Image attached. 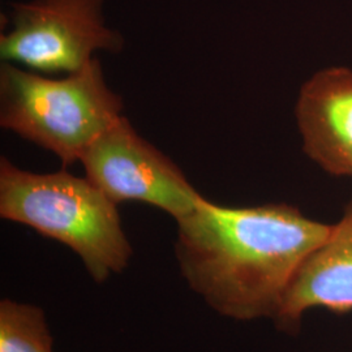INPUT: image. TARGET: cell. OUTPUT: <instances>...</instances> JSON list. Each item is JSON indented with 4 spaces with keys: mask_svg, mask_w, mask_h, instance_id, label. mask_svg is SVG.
<instances>
[{
    "mask_svg": "<svg viewBox=\"0 0 352 352\" xmlns=\"http://www.w3.org/2000/svg\"><path fill=\"white\" fill-rule=\"evenodd\" d=\"M176 222L182 276L217 314L235 321L274 320L331 227L289 204L230 208L205 197Z\"/></svg>",
    "mask_w": 352,
    "mask_h": 352,
    "instance_id": "obj_1",
    "label": "cell"
},
{
    "mask_svg": "<svg viewBox=\"0 0 352 352\" xmlns=\"http://www.w3.org/2000/svg\"><path fill=\"white\" fill-rule=\"evenodd\" d=\"M116 206L87 176L36 174L1 158L0 217L63 243L97 283L122 273L132 257Z\"/></svg>",
    "mask_w": 352,
    "mask_h": 352,
    "instance_id": "obj_2",
    "label": "cell"
},
{
    "mask_svg": "<svg viewBox=\"0 0 352 352\" xmlns=\"http://www.w3.org/2000/svg\"><path fill=\"white\" fill-rule=\"evenodd\" d=\"M93 59L65 78H49L12 63L0 69V124L54 153L64 166L80 161L89 146L123 115Z\"/></svg>",
    "mask_w": 352,
    "mask_h": 352,
    "instance_id": "obj_3",
    "label": "cell"
},
{
    "mask_svg": "<svg viewBox=\"0 0 352 352\" xmlns=\"http://www.w3.org/2000/svg\"><path fill=\"white\" fill-rule=\"evenodd\" d=\"M123 38L103 17V0H32L13 4L0 56L45 74H75L97 51L118 52Z\"/></svg>",
    "mask_w": 352,
    "mask_h": 352,
    "instance_id": "obj_4",
    "label": "cell"
},
{
    "mask_svg": "<svg viewBox=\"0 0 352 352\" xmlns=\"http://www.w3.org/2000/svg\"><path fill=\"white\" fill-rule=\"evenodd\" d=\"M80 162L89 180L116 205L145 202L177 221L204 199L183 171L141 138L124 116L89 146Z\"/></svg>",
    "mask_w": 352,
    "mask_h": 352,
    "instance_id": "obj_5",
    "label": "cell"
},
{
    "mask_svg": "<svg viewBox=\"0 0 352 352\" xmlns=\"http://www.w3.org/2000/svg\"><path fill=\"white\" fill-rule=\"evenodd\" d=\"M295 120L307 157L329 175L352 177V68L311 76L299 90Z\"/></svg>",
    "mask_w": 352,
    "mask_h": 352,
    "instance_id": "obj_6",
    "label": "cell"
},
{
    "mask_svg": "<svg viewBox=\"0 0 352 352\" xmlns=\"http://www.w3.org/2000/svg\"><path fill=\"white\" fill-rule=\"evenodd\" d=\"M317 308L352 312V200L292 279L273 321L280 331L296 333L305 314Z\"/></svg>",
    "mask_w": 352,
    "mask_h": 352,
    "instance_id": "obj_7",
    "label": "cell"
},
{
    "mask_svg": "<svg viewBox=\"0 0 352 352\" xmlns=\"http://www.w3.org/2000/svg\"><path fill=\"white\" fill-rule=\"evenodd\" d=\"M0 352H52L45 312L32 304L0 302Z\"/></svg>",
    "mask_w": 352,
    "mask_h": 352,
    "instance_id": "obj_8",
    "label": "cell"
}]
</instances>
